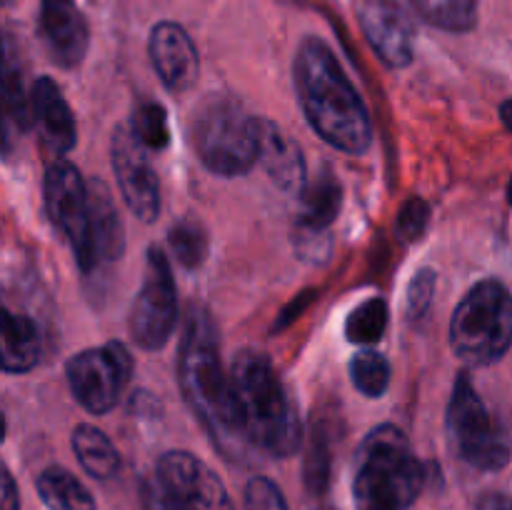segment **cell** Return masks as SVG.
<instances>
[{
    "mask_svg": "<svg viewBox=\"0 0 512 510\" xmlns=\"http://www.w3.org/2000/svg\"><path fill=\"white\" fill-rule=\"evenodd\" d=\"M3 370L5 373H28L40 360V328L30 315L3 313Z\"/></svg>",
    "mask_w": 512,
    "mask_h": 510,
    "instance_id": "obj_19",
    "label": "cell"
},
{
    "mask_svg": "<svg viewBox=\"0 0 512 510\" xmlns=\"http://www.w3.org/2000/svg\"><path fill=\"white\" fill-rule=\"evenodd\" d=\"M430 223V205L423 198H408L398 210V218H395V235L403 243H415L425 235Z\"/></svg>",
    "mask_w": 512,
    "mask_h": 510,
    "instance_id": "obj_30",
    "label": "cell"
},
{
    "mask_svg": "<svg viewBox=\"0 0 512 510\" xmlns=\"http://www.w3.org/2000/svg\"><path fill=\"white\" fill-rule=\"evenodd\" d=\"M90 188V230H93V260L95 268L103 263H115L125 253V228L118 215L108 185L93 180Z\"/></svg>",
    "mask_w": 512,
    "mask_h": 510,
    "instance_id": "obj_18",
    "label": "cell"
},
{
    "mask_svg": "<svg viewBox=\"0 0 512 510\" xmlns=\"http://www.w3.org/2000/svg\"><path fill=\"white\" fill-rule=\"evenodd\" d=\"M435 288H438V273L433 268H420L413 275L408 285V298H405V315H408V320L415 323V320L428 313Z\"/></svg>",
    "mask_w": 512,
    "mask_h": 510,
    "instance_id": "obj_31",
    "label": "cell"
},
{
    "mask_svg": "<svg viewBox=\"0 0 512 510\" xmlns=\"http://www.w3.org/2000/svg\"><path fill=\"white\" fill-rule=\"evenodd\" d=\"M5 3H13V0H5Z\"/></svg>",
    "mask_w": 512,
    "mask_h": 510,
    "instance_id": "obj_40",
    "label": "cell"
},
{
    "mask_svg": "<svg viewBox=\"0 0 512 510\" xmlns=\"http://www.w3.org/2000/svg\"><path fill=\"white\" fill-rule=\"evenodd\" d=\"M340 205H343V188H340L333 170L325 168L323 175H318L313 183L305 185V190L300 193L295 225H300V228L330 230V225L340 215Z\"/></svg>",
    "mask_w": 512,
    "mask_h": 510,
    "instance_id": "obj_20",
    "label": "cell"
},
{
    "mask_svg": "<svg viewBox=\"0 0 512 510\" xmlns=\"http://www.w3.org/2000/svg\"><path fill=\"white\" fill-rule=\"evenodd\" d=\"M348 370L355 388L363 395H368V398H383L390 385V375H393L388 358L373 348L358 350L350 358Z\"/></svg>",
    "mask_w": 512,
    "mask_h": 510,
    "instance_id": "obj_26",
    "label": "cell"
},
{
    "mask_svg": "<svg viewBox=\"0 0 512 510\" xmlns=\"http://www.w3.org/2000/svg\"><path fill=\"white\" fill-rule=\"evenodd\" d=\"M3 93L8 120L18 125V130H28L35 123L33 115V93H25L23 70L15 60L13 40L5 38V65H3Z\"/></svg>",
    "mask_w": 512,
    "mask_h": 510,
    "instance_id": "obj_24",
    "label": "cell"
},
{
    "mask_svg": "<svg viewBox=\"0 0 512 510\" xmlns=\"http://www.w3.org/2000/svg\"><path fill=\"white\" fill-rule=\"evenodd\" d=\"M40 38L50 60L60 68L73 70L83 63L90 30L75 0H40Z\"/></svg>",
    "mask_w": 512,
    "mask_h": 510,
    "instance_id": "obj_14",
    "label": "cell"
},
{
    "mask_svg": "<svg viewBox=\"0 0 512 510\" xmlns=\"http://www.w3.org/2000/svg\"><path fill=\"white\" fill-rule=\"evenodd\" d=\"M508 200H510V205H512V178H510V185H508Z\"/></svg>",
    "mask_w": 512,
    "mask_h": 510,
    "instance_id": "obj_39",
    "label": "cell"
},
{
    "mask_svg": "<svg viewBox=\"0 0 512 510\" xmlns=\"http://www.w3.org/2000/svg\"><path fill=\"white\" fill-rule=\"evenodd\" d=\"M388 303L380 295L363 300L345 320V338L355 345H373L388 330Z\"/></svg>",
    "mask_w": 512,
    "mask_h": 510,
    "instance_id": "obj_25",
    "label": "cell"
},
{
    "mask_svg": "<svg viewBox=\"0 0 512 510\" xmlns=\"http://www.w3.org/2000/svg\"><path fill=\"white\" fill-rule=\"evenodd\" d=\"M500 120H503L505 128L512 133V100H505V103L500 105Z\"/></svg>",
    "mask_w": 512,
    "mask_h": 510,
    "instance_id": "obj_38",
    "label": "cell"
},
{
    "mask_svg": "<svg viewBox=\"0 0 512 510\" xmlns=\"http://www.w3.org/2000/svg\"><path fill=\"white\" fill-rule=\"evenodd\" d=\"M315 290H305V293L303 295H298V298H295L293 300V303H290L288 305V308H285L283 310V313H280V318H278V323H275V330H278V328H288V325L290 323H293V320L295 318H298V315L300 313H303V310L305 308H308V305L310 303H313V298H315Z\"/></svg>",
    "mask_w": 512,
    "mask_h": 510,
    "instance_id": "obj_35",
    "label": "cell"
},
{
    "mask_svg": "<svg viewBox=\"0 0 512 510\" xmlns=\"http://www.w3.org/2000/svg\"><path fill=\"white\" fill-rule=\"evenodd\" d=\"M150 150L135 138L130 125H118L110 140V165L130 213L153 223L160 213V180L148 158Z\"/></svg>",
    "mask_w": 512,
    "mask_h": 510,
    "instance_id": "obj_11",
    "label": "cell"
},
{
    "mask_svg": "<svg viewBox=\"0 0 512 510\" xmlns=\"http://www.w3.org/2000/svg\"><path fill=\"white\" fill-rule=\"evenodd\" d=\"M428 25L448 33H468L478 25L480 0H408Z\"/></svg>",
    "mask_w": 512,
    "mask_h": 510,
    "instance_id": "obj_23",
    "label": "cell"
},
{
    "mask_svg": "<svg viewBox=\"0 0 512 510\" xmlns=\"http://www.w3.org/2000/svg\"><path fill=\"white\" fill-rule=\"evenodd\" d=\"M168 243L173 248L175 258L180 260V265L188 270L200 268L208 258V235H205V228L195 220H180L170 228Z\"/></svg>",
    "mask_w": 512,
    "mask_h": 510,
    "instance_id": "obj_28",
    "label": "cell"
},
{
    "mask_svg": "<svg viewBox=\"0 0 512 510\" xmlns=\"http://www.w3.org/2000/svg\"><path fill=\"white\" fill-rule=\"evenodd\" d=\"M260 165L268 178L285 193H303L308 185V165L303 148L278 123L260 118Z\"/></svg>",
    "mask_w": 512,
    "mask_h": 510,
    "instance_id": "obj_17",
    "label": "cell"
},
{
    "mask_svg": "<svg viewBox=\"0 0 512 510\" xmlns=\"http://www.w3.org/2000/svg\"><path fill=\"white\" fill-rule=\"evenodd\" d=\"M155 478L195 510H235L223 480L188 450H168L160 455Z\"/></svg>",
    "mask_w": 512,
    "mask_h": 510,
    "instance_id": "obj_13",
    "label": "cell"
},
{
    "mask_svg": "<svg viewBox=\"0 0 512 510\" xmlns=\"http://www.w3.org/2000/svg\"><path fill=\"white\" fill-rule=\"evenodd\" d=\"M230 375L250 448L263 450L273 458H290L298 453L303 425L273 360L260 350H240Z\"/></svg>",
    "mask_w": 512,
    "mask_h": 510,
    "instance_id": "obj_3",
    "label": "cell"
},
{
    "mask_svg": "<svg viewBox=\"0 0 512 510\" xmlns=\"http://www.w3.org/2000/svg\"><path fill=\"white\" fill-rule=\"evenodd\" d=\"M305 485L310 493H325L330 478V448H328V435L325 430L315 428L313 440H310L308 455H305Z\"/></svg>",
    "mask_w": 512,
    "mask_h": 510,
    "instance_id": "obj_29",
    "label": "cell"
},
{
    "mask_svg": "<svg viewBox=\"0 0 512 510\" xmlns=\"http://www.w3.org/2000/svg\"><path fill=\"white\" fill-rule=\"evenodd\" d=\"M243 503L245 510H288V503H285L278 485L270 478H263V475H255V478L248 480Z\"/></svg>",
    "mask_w": 512,
    "mask_h": 510,
    "instance_id": "obj_33",
    "label": "cell"
},
{
    "mask_svg": "<svg viewBox=\"0 0 512 510\" xmlns=\"http://www.w3.org/2000/svg\"><path fill=\"white\" fill-rule=\"evenodd\" d=\"M475 510H512V498L505 493H485L475 505Z\"/></svg>",
    "mask_w": 512,
    "mask_h": 510,
    "instance_id": "obj_37",
    "label": "cell"
},
{
    "mask_svg": "<svg viewBox=\"0 0 512 510\" xmlns=\"http://www.w3.org/2000/svg\"><path fill=\"white\" fill-rule=\"evenodd\" d=\"M423 483V463L398 425H378L365 435L353 480L358 510H408Z\"/></svg>",
    "mask_w": 512,
    "mask_h": 510,
    "instance_id": "obj_4",
    "label": "cell"
},
{
    "mask_svg": "<svg viewBox=\"0 0 512 510\" xmlns=\"http://www.w3.org/2000/svg\"><path fill=\"white\" fill-rule=\"evenodd\" d=\"M43 198L48 220L73 248L78 268L85 275H90L95 270L93 230H90V188L70 160L58 158L45 168Z\"/></svg>",
    "mask_w": 512,
    "mask_h": 510,
    "instance_id": "obj_8",
    "label": "cell"
},
{
    "mask_svg": "<svg viewBox=\"0 0 512 510\" xmlns=\"http://www.w3.org/2000/svg\"><path fill=\"white\" fill-rule=\"evenodd\" d=\"M358 23L373 53L388 68H408L415 58V25L395 0H360Z\"/></svg>",
    "mask_w": 512,
    "mask_h": 510,
    "instance_id": "obj_12",
    "label": "cell"
},
{
    "mask_svg": "<svg viewBox=\"0 0 512 510\" xmlns=\"http://www.w3.org/2000/svg\"><path fill=\"white\" fill-rule=\"evenodd\" d=\"M65 375L73 398L88 413L105 415L118 405L120 393L133 375V355L120 340H108L103 348L75 353L65 363Z\"/></svg>",
    "mask_w": 512,
    "mask_h": 510,
    "instance_id": "obj_10",
    "label": "cell"
},
{
    "mask_svg": "<svg viewBox=\"0 0 512 510\" xmlns=\"http://www.w3.org/2000/svg\"><path fill=\"white\" fill-rule=\"evenodd\" d=\"M130 338L143 350H160L168 345L178 325V295L170 260L158 245H150L145 255L143 285L130 308Z\"/></svg>",
    "mask_w": 512,
    "mask_h": 510,
    "instance_id": "obj_9",
    "label": "cell"
},
{
    "mask_svg": "<svg viewBox=\"0 0 512 510\" xmlns=\"http://www.w3.org/2000/svg\"><path fill=\"white\" fill-rule=\"evenodd\" d=\"M73 453L78 463L83 465L85 473L95 480H110L120 468V453L113 445V440L103 433L100 428L88 423L75 425L73 435Z\"/></svg>",
    "mask_w": 512,
    "mask_h": 510,
    "instance_id": "obj_21",
    "label": "cell"
},
{
    "mask_svg": "<svg viewBox=\"0 0 512 510\" xmlns=\"http://www.w3.org/2000/svg\"><path fill=\"white\" fill-rule=\"evenodd\" d=\"M448 438L458 458L480 470H500L510 463L512 443L503 425L490 415L468 373L455 378L445 415Z\"/></svg>",
    "mask_w": 512,
    "mask_h": 510,
    "instance_id": "obj_7",
    "label": "cell"
},
{
    "mask_svg": "<svg viewBox=\"0 0 512 510\" xmlns=\"http://www.w3.org/2000/svg\"><path fill=\"white\" fill-rule=\"evenodd\" d=\"M293 245L298 258L313 265L325 263V260L330 258V253H333V238H330V230L300 228V225H295Z\"/></svg>",
    "mask_w": 512,
    "mask_h": 510,
    "instance_id": "obj_32",
    "label": "cell"
},
{
    "mask_svg": "<svg viewBox=\"0 0 512 510\" xmlns=\"http://www.w3.org/2000/svg\"><path fill=\"white\" fill-rule=\"evenodd\" d=\"M133 128L135 138L150 150V153H160L170 145V125H168V113L160 103H153V100H145L135 108L133 115Z\"/></svg>",
    "mask_w": 512,
    "mask_h": 510,
    "instance_id": "obj_27",
    "label": "cell"
},
{
    "mask_svg": "<svg viewBox=\"0 0 512 510\" xmlns=\"http://www.w3.org/2000/svg\"><path fill=\"white\" fill-rule=\"evenodd\" d=\"M140 503H143V510H195L193 505L170 493L158 478H145L140 483Z\"/></svg>",
    "mask_w": 512,
    "mask_h": 510,
    "instance_id": "obj_34",
    "label": "cell"
},
{
    "mask_svg": "<svg viewBox=\"0 0 512 510\" xmlns=\"http://www.w3.org/2000/svg\"><path fill=\"white\" fill-rule=\"evenodd\" d=\"M38 495L50 510H95L90 490L70 470L50 465L35 480Z\"/></svg>",
    "mask_w": 512,
    "mask_h": 510,
    "instance_id": "obj_22",
    "label": "cell"
},
{
    "mask_svg": "<svg viewBox=\"0 0 512 510\" xmlns=\"http://www.w3.org/2000/svg\"><path fill=\"white\" fill-rule=\"evenodd\" d=\"M293 80L310 128L325 143L348 155H363L370 148L373 123L368 105L325 40L303 38L295 53Z\"/></svg>",
    "mask_w": 512,
    "mask_h": 510,
    "instance_id": "obj_2",
    "label": "cell"
},
{
    "mask_svg": "<svg viewBox=\"0 0 512 510\" xmlns=\"http://www.w3.org/2000/svg\"><path fill=\"white\" fill-rule=\"evenodd\" d=\"M3 510H20L18 488L8 468H3Z\"/></svg>",
    "mask_w": 512,
    "mask_h": 510,
    "instance_id": "obj_36",
    "label": "cell"
},
{
    "mask_svg": "<svg viewBox=\"0 0 512 510\" xmlns=\"http://www.w3.org/2000/svg\"><path fill=\"white\" fill-rule=\"evenodd\" d=\"M148 55L158 78L173 93L193 88L198 80V50L183 25L173 23V20H163L155 25L148 38Z\"/></svg>",
    "mask_w": 512,
    "mask_h": 510,
    "instance_id": "obj_15",
    "label": "cell"
},
{
    "mask_svg": "<svg viewBox=\"0 0 512 510\" xmlns=\"http://www.w3.org/2000/svg\"><path fill=\"white\" fill-rule=\"evenodd\" d=\"M30 93H33L35 125L40 128L45 148L63 158L78 143V125H75V115L65 100L63 90L58 88L53 78L43 75V78L35 80Z\"/></svg>",
    "mask_w": 512,
    "mask_h": 510,
    "instance_id": "obj_16",
    "label": "cell"
},
{
    "mask_svg": "<svg viewBox=\"0 0 512 510\" xmlns=\"http://www.w3.org/2000/svg\"><path fill=\"white\" fill-rule=\"evenodd\" d=\"M512 345V295L500 280H480L450 318V348L463 363H498Z\"/></svg>",
    "mask_w": 512,
    "mask_h": 510,
    "instance_id": "obj_6",
    "label": "cell"
},
{
    "mask_svg": "<svg viewBox=\"0 0 512 510\" xmlns=\"http://www.w3.org/2000/svg\"><path fill=\"white\" fill-rule=\"evenodd\" d=\"M190 143L210 173L238 178L260 163V118L233 95H210L190 123Z\"/></svg>",
    "mask_w": 512,
    "mask_h": 510,
    "instance_id": "obj_5",
    "label": "cell"
},
{
    "mask_svg": "<svg viewBox=\"0 0 512 510\" xmlns=\"http://www.w3.org/2000/svg\"><path fill=\"white\" fill-rule=\"evenodd\" d=\"M178 385L195 418L205 425L218 450L240 458L250 448L240 420L233 375L220 358L218 328L203 305H190L178 345Z\"/></svg>",
    "mask_w": 512,
    "mask_h": 510,
    "instance_id": "obj_1",
    "label": "cell"
}]
</instances>
